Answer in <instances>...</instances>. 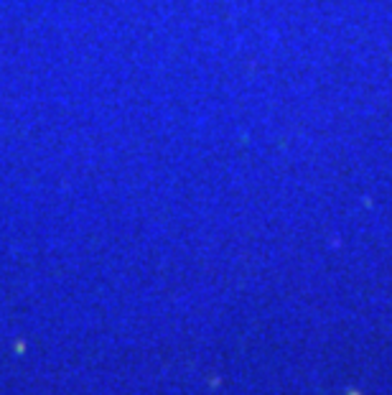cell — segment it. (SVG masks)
I'll return each mask as SVG.
<instances>
[{
	"label": "cell",
	"instance_id": "1",
	"mask_svg": "<svg viewBox=\"0 0 392 395\" xmlns=\"http://www.w3.org/2000/svg\"><path fill=\"white\" fill-rule=\"evenodd\" d=\"M347 395H362L359 390H347Z\"/></svg>",
	"mask_w": 392,
	"mask_h": 395
}]
</instances>
